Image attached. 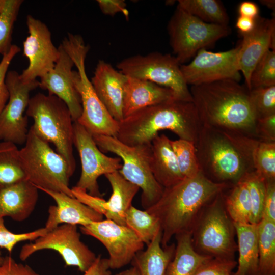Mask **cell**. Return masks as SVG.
<instances>
[{"instance_id":"cell-32","label":"cell","mask_w":275,"mask_h":275,"mask_svg":"<svg viewBox=\"0 0 275 275\" xmlns=\"http://www.w3.org/2000/svg\"><path fill=\"white\" fill-rule=\"evenodd\" d=\"M177 6L205 22L228 25V15L219 1L179 0Z\"/></svg>"},{"instance_id":"cell-44","label":"cell","mask_w":275,"mask_h":275,"mask_svg":"<svg viewBox=\"0 0 275 275\" xmlns=\"http://www.w3.org/2000/svg\"><path fill=\"white\" fill-rule=\"evenodd\" d=\"M0 275H40L30 266L17 262L11 256H6L0 264Z\"/></svg>"},{"instance_id":"cell-43","label":"cell","mask_w":275,"mask_h":275,"mask_svg":"<svg viewBox=\"0 0 275 275\" xmlns=\"http://www.w3.org/2000/svg\"><path fill=\"white\" fill-rule=\"evenodd\" d=\"M255 136L260 141L275 142V115L257 119Z\"/></svg>"},{"instance_id":"cell-13","label":"cell","mask_w":275,"mask_h":275,"mask_svg":"<svg viewBox=\"0 0 275 275\" xmlns=\"http://www.w3.org/2000/svg\"><path fill=\"white\" fill-rule=\"evenodd\" d=\"M5 82L9 99L0 114V140L15 145L24 144L29 130L26 113L31 91L39 87V81L24 82L20 74L14 70L8 71Z\"/></svg>"},{"instance_id":"cell-46","label":"cell","mask_w":275,"mask_h":275,"mask_svg":"<svg viewBox=\"0 0 275 275\" xmlns=\"http://www.w3.org/2000/svg\"><path fill=\"white\" fill-rule=\"evenodd\" d=\"M97 3L104 15L113 16L122 13L127 19L129 17V13L124 0H97Z\"/></svg>"},{"instance_id":"cell-35","label":"cell","mask_w":275,"mask_h":275,"mask_svg":"<svg viewBox=\"0 0 275 275\" xmlns=\"http://www.w3.org/2000/svg\"><path fill=\"white\" fill-rule=\"evenodd\" d=\"M180 172L184 178L196 176L200 171L195 143L184 139L171 140Z\"/></svg>"},{"instance_id":"cell-18","label":"cell","mask_w":275,"mask_h":275,"mask_svg":"<svg viewBox=\"0 0 275 275\" xmlns=\"http://www.w3.org/2000/svg\"><path fill=\"white\" fill-rule=\"evenodd\" d=\"M240 35L242 39L239 43L238 65L246 87L250 90L251 76L256 65L268 50H275V19L259 16L253 29Z\"/></svg>"},{"instance_id":"cell-39","label":"cell","mask_w":275,"mask_h":275,"mask_svg":"<svg viewBox=\"0 0 275 275\" xmlns=\"http://www.w3.org/2000/svg\"><path fill=\"white\" fill-rule=\"evenodd\" d=\"M249 92L257 119L275 115V86L253 88Z\"/></svg>"},{"instance_id":"cell-47","label":"cell","mask_w":275,"mask_h":275,"mask_svg":"<svg viewBox=\"0 0 275 275\" xmlns=\"http://www.w3.org/2000/svg\"><path fill=\"white\" fill-rule=\"evenodd\" d=\"M83 275H112L107 258L97 256L94 263Z\"/></svg>"},{"instance_id":"cell-2","label":"cell","mask_w":275,"mask_h":275,"mask_svg":"<svg viewBox=\"0 0 275 275\" xmlns=\"http://www.w3.org/2000/svg\"><path fill=\"white\" fill-rule=\"evenodd\" d=\"M232 187L212 182L200 172L163 189L159 199L146 210L159 221L161 244L166 247L173 236L190 232L205 206Z\"/></svg>"},{"instance_id":"cell-21","label":"cell","mask_w":275,"mask_h":275,"mask_svg":"<svg viewBox=\"0 0 275 275\" xmlns=\"http://www.w3.org/2000/svg\"><path fill=\"white\" fill-rule=\"evenodd\" d=\"M56 202L48 209V216L45 228L49 231L60 225L68 224L85 226L94 222L103 219V216L75 197L64 193L42 190Z\"/></svg>"},{"instance_id":"cell-37","label":"cell","mask_w":275,"mask_h":275,"mask_svg":"<svg viewBox=\"0 0 275 275\" xmlns=\"http://www.w3.org/2000/svg\"><path fill=\"white\" fill-rule=\"evenodd\" d=\"M245 181L252 205L251 224H258L262 218L266 193L265 181L254 170L242 178Z\"/></svg>"},{"instance_id":"cell-17","label":"cell","mask_w":275,"mask_h":275,"mask_svg":"<svg viewBox=\"0 0 275 275\" xmlns=\"http://www.w3.org/2000/svg\"><path fill=\"white\" fill-rule=\"evenodd\" d=\"M26 24L29 35L23 41V51L29 60V65L20 74V77L24 82H31L53 69L60 51L54 45L51 32L44 22L28 15Z\"/></svg>"},{"instance_id":"cell-14","label":"cell","mask_w":275,"mask_h":275,"mask_svg":"<svg viewBox=\"0 0 275 275\" xmlns=\"http://www.w3.org/2000/svg\"><path fill=\"white\" fill-rule=\"evenodd\" d=\"M74 146L78 152L81 172L75 186L91 195L102 197L98 179L101 175L119 171L122 163L119 157L103 154L96 144L92 134L77 122L73 123Z\"/></svg>"},{"instance_id":"cell-5","label":"cell","mask_w":275,"mask_h":275,"mask_svg":"<svg viewBox=\"0 0 275 275\" xmlns=\"http://www.w3.org/2000/svg\"><path fill=\"white\" fill-rule=\"evenodd\" d=\"M61 44L77 68V71H73L72 77L80 98L82 112L76 122L92 135L116 137L119 122L101 101L87 75L85 60L90 46L80 35L71 33H68Z\"/></svg>"},{"instance_id":"cell-22","label":"cell","mask_w":275,"mask_h":275,"mask_svg":"<svg viewBox=\"0 0 275 275\" xmlns=\"http://www.w3.org/2000/svg\"><path fill=\"white\" fill-rule=\"evenodd\" d=\"M39 189L28 180L0 189V216L22 222L34 211Z\"/></svg>"},{"instance_id":"cell-25","label":"cell","mask_w":275,"mask_h":275,"mask_svg":"<svg viewBox=\"0 0 275 275\" xmlns=\"http://www.w3.org/2000/svg\"><path fill=\"white\" fill-rule=\"evenodd\" d=\"M111 184L112 193L105 205L107 212L106 219L118 224L126 226L125 215L132 206V200L140 190L135 184L126 180L119 172L104 175Z\"/></svg>"},{"instance_id":"cell-45","label":"cell","mask_w":275,"mask_h":275,"mask_svg":"<svg viewBox=\"0 0 275 275\" xmlns=\"http://www.w3.org/2000/svg\"><path fill=\"white\" fill-rule=\"evenodd\" d=\"M265 185L262 218L275 223V180L265 181Z\"/></svg>"},{"instance_id":"cell-24","label":"cell","mask_w":275,"mask_h":275,"mask_svg":"<svg viewBox=\"0 0 275 275\" xmlns=\"http://www.w3.org/2000/svg\"><path fill=\"white\" fill-rule=\"evenodd\" d=\"M171 140L165 134L156 136L151 142V169L158 183L163 188L172 186L184 179L172 149Z\"/></svg>"},{"instance_id":"cell-40","label":"cell","mask_w":275,"mask_h":275,"mask_svg":"<svg viewBox=\"0 0 275 275\" xmlns=\"http://www.w3.org/2000/svg\"><path fill=\"white\" fill-rule=\"evenodd\" d=\"M47 231L45 227H43L31 232L14 233L7 229L4 218L0 216V248L6 249L11 253L18 243L27 240L34 241Z\"/></svg>"},{"instance_id":"cell-12","label":"cell","mask_w":275,"mask_h":275,"mask_svg":"<svg viewBox=\"0 0 275 275\" xmlns=\"http://www.w3.org/2000/svg\"><path fill=\"white\" fill-rule=\"evenodd\" d=\"M43 250L57 252L68 266L77 267L84 273L92 265L97 256L80 239L77 226L63 224L23 245L19 258L24 261L35 253Z\"/></svg>"},{"instance_id":"cell-7","label":"cell","mask_w":275,"mask_h":275,"mask_svg":"<svg viewBox=\"0 0 275 275\" xmlns=\"http://www.w3.org/2000/svg\"><path fill=\"white\" fill-rule=\"evenodd\" d=\"M19 156L27 180L39 190L60 192L74 197L69 187L71 176L65 160L32 126L24 146L19 149Z\"/></svg>"},{"instance_id":"cell-26","label":"cell","mask_w":275,"mask_h":275,"mask_svg":"<svg viewBox=\"0 0 275 275\" xmlns=\"http://www.w3.org/2000/svg\"><path fill=\"white\" fill-rule=\"evenodd\" d=\"M233 223L239 252L237 270L233 275H258V224Z\"/></svg>"},{"instance_id":"cell-42","label":"cell","mask_w":275,"mask_h":275,"mask_svg":"<svg viewBox=\"0 0 275 275\" xmlns=\"http://www.w3.org/2000/svg\"><path fill=\"white\" fill-rule=\"evenodd\" d=\"M20 50L19 46L13 44L9 51L2 57L0 62V114L9 99V92L5 82L8 68L13 59Z\"/></svg>"},{"instance_id":"cell-51","label":"cell","mask_w":275,"mask_h":275,"mask_svg":"<svg viewBox=\"0 0 275 275\" xmlns=\"http://www.w3.org/2000/svg\"><path fill=\"white\" fill-rule=\"evenodd\" d=\"M263 5L267 7L269 9L274 11L275 1L274 0H261L260 1Z\"/></svg>"},{"instance_id":"cell-34","label":"cell","mask_w":275,"mask_h":275,"mask_svg":"<svg viewBox=\"0 0 275 275\" xmlns=\"http://www.w3.org/2000/svg\"><path fill=\"white\" fill-rule=\"evenodd\" d=\"M254 170L265 181L275 180V142L256 140L252 153Z\"/></svg>"},{"instance_id":"cell-48","label":"cell","mask_w":275,"mask_h":275,"mask_svg":"<svg viewBox=\"0 0 275 275\" xmlns=\"http://www.w3.org/2000/svg\"><path fill=\"white\" fill-rule=\"evenodd\" d=\"M239 16L256 19L259 15V9L257 4L251 1H243L238 7Z\"/></svg>"},{"instance_id":"cell-52","label":"cell","mask_w":275,"mask_h":275,"mask_svg":"<svg viewBox=\"0 0 275 275\" xmlns=\"http://www.w3.org/2000/svg\"><path fill=\"white\" fill-rule=\"evenodd\" d=\"M5 0H0V12L2 10L5 4Z\"/></svg>"},{"instance_id":"cell-10","label":"cell","mask_w":275,"mask_h":275,"mask_svg":"<svg viewBox=\"0 0 275 275\" xmlns=\"http://www.w3.org/2000/svg\"><path fill=\"white\" fill-rule=\"evenodd\" d=\"M167 30L174 56L180 65L231 33L228 25L205 22L178 6L168 22Z\"/></svg>"},{"instance_id":"cell-50","label":"cell","mask_w":275,"mask_h":275,"mask_svg":"<svg viewBox=\"0 0 275 275\" xmlns=\"http://www.w3.org/2000/svg\"><path fill=\"white\" fill-rule=\"evenodd\" d=\"M116 275H140V273L135 267L132 266L131 268L123 270Z\"/></svg>"},{"instance_id":"cell-28","label":"cell","mask_w":275,"mask_h":275,"mask_svg":"<svg viewBox=\"0 0 275 275\" xmlns=\"http://www.w3.org/2000/svg\"><path fill=\"white\" fill-rule=\"evenodd\" d=\"M177 244L174 256L169 263L164 275H192L204 262L212 257L196 251L192 242L191 233L175 236Z\"/></svg>"},{"instance_id":"cell-31","label":"cell","mask_w":275,"mask_h":275,"mask_svg":"<svg viewBox=\"0 0 275 275\" xmlns=\"http://www.w3.org/2000/svg\"><path fill=\"white\" fill-rule=\"evenodd\" d=\"M258 275L275 274V223L262 218L258 224Z\"/></svg>"},{"instance_id":"cell-1","label":"cell","mask_w":275,"mask_h":275,"mask_svg":"<svg viewBox=\"0 0 275 275\" xmlns=\"http://www.w3.org/2000/svg\"><path fill=\"white\" fill-rule=\"evenodd\" d=\"M189 90L202 126L256 139L257 118L246 86L224 79Z\"/></svg>"},{"instance_id":"cell-41","label":"cell","mask_w":275,"mask_h":275,"mask_svg":"<svg viewBox=\"0 0 275 275\" xmlns=\"http://www.w3.org/2000/svg\"><path fill=\"white\" fill-rule=\"evenodd\" d=\"M237 262L235 260L212 258L203 263L192 275H233Z\"/></svg>"},{"instance_id":"cell-27","label":"cell","mask_w":275,"mask_h":275,"mask_svg":"<svg viewBox=\"0 0 275 275\" xmlns=\"http://www.w3.org/2000/svg\"><path fill=\"white\" fill-rule=\"evenodd\" d=\"M161 232L147 245L145 250L138 252L131 264L139 272L140 275H164L167 267L172 259L175 250L174 244L162 247Z\"/></svg>"},{"instance_id":"cell-33","label":"cell","mask_w":275,"mask_h":275,"mask_svg":"<svg viewBox=\"0 0 275 275\" xmlns=\"http://www.w3.org/2000/svg\"><path fill=\"white\" fill-rule=\"evenodd\" d=\"M125 223L146 245L161 232L160 223L156 217L146 210H140L132 205L125 213Z\"/></svg>"},{"instance_id":"cell-8","label":"cell","mask_w":275,"mask_h":275,"mask_svg":"<svg viewBox=\"0 0 275 275\" xmlns=\"http://www.w3.org/2000/svg\"><path fill=\"white\" fill-rule=\"evenodd\" d=\"M235 234L234 223L225 207L224 191L205 206L198 217L191 231L193 245L201 255L234 260L237 249Z\"/></svg>"},{"instance_id":"cell-36","label":"cell","mask_w":275,"mask_h":275,"mask_svg":"<svg viewBox=\"0 0 275 275\" xmlns=\"http://www.w3.org/2000/svg\"><path fill=\"white\" fill-rule=\"evenodd\" d=\"M23 1L5 0L0 12V54H7L12 46V35L14 23Z\"/></svg>"},{"instance_id":"cell-16","label":"cell","mask_w":275,"mask_h":275,"mask_svg":"<svg viewBox=\"0 0 275 275\" xmlns=\"http://www.w3.org/2000/svg\"><path fill=\"white\" fill-rule=\"evenodd\" d=\"M239 48L238 44L233 48L222 52L200 49L190 63L180 66L185 82L191 86L224 79L239 82L241 78L238 65Z\"/></svg>"},{"instance_id":"cell-53","label":"cell","mask_w":275,"mask_h":275,"mask_svg":"<svg viewBox=\"0 0 275 275\" xmlns=\"http://www.w3.org/2000/svg\"><path fill=\"white\" fill-rule=\"evenodd\" d=\"M4 257L2 256V254L1 253V251H0V264L3 262Z\"/></svg>"},{"instance_id":"cell-6","label":"cell","mask_w":275,"mask_h":275,"mask_svg":"<svg viewBox=\"0 0 275 275\" xmlns=\"http://www.w3.org/2000/svg\"><path fill=\"white\" fill-rule=\"evenodd\" d=\"M25 113L33 119L32 127L36 133L56 147L72 176L76 166L73 154L74 122L66 103L54 95L38 93L31 97Z\"/></svg>"},{"instance_id":"cell-30","label":"cell","mask_w":275,"mask_h":275,"mask_svg":"<svg viewBox=\"0 0 275 275\" xmlns=\"http://www.w3.org/2000/svg\"><path fill=\"white\" fill-rule=\"evenodd\" d=\"M227 195H224L226 211L234 223L251 224L252 205L249 190L242 178L233 185Z\"/></svg>"},{"instance_id":"cell-19","label":"cell","mask_w":275,"mask_h":275,"mask_svg":"<svg viewBox=\"0 0 275 275\" xmlns=\"http://www.w3.org/2000/svg\"><path fill=\"white\" fill-rule=\"evenodd\" d=\"M58 48V60L53 69L40 78L39 87L47 90L49 95H54L63 100L68 107L74 122L82 112L80 98L72 77L74 64L61 44Z\"/></svg>"},{"instance_id":"cell-9","label":"cell","mask_w":275,"mask_h":275,"mask_svg":"<svg viewBox=\"0 0 275 275\" xmlns=\"http://www.w3.org/2000/svg\"><path fill=\"white\" fill-rule=\"evenodd\" d=\"M101 151L118 155L122 161L119 173L128 181L142 189L141 205L145 210L154 205L161 196L164 188L155 179L151 169V143L129 146L117 138L93 134Z\"/></svg>"},{"instance_id":"cell-38","label":"cell","mask_w":275,"mask_h":275,"mask_svg":"<svg viewBox=\"0 0 275 275\" xmlns=\"http://www.w3.org/2000/svg\"><path fill=\"white\" fill-rule=\"evenodd\" d=\"M251 90L275 86V50H268L256 65L251 74Z\"/></svg>"},{"instance_id":"cell-23","label":"cell","mask_w":275,"mask_h":275,"mask_svg":"<svg viewBox=\"0 0 275 275\" xmlns=\"http://www.w3.org/2000/svg\"><path fill=\"white\" fill-rule=\"evenodd\" d=\"M127 77L123 101L124 118L144 108L176 99L169 88L148 80Z\"/></svg>"},{"instance_id":"cell-11","label":"cell","mask_w":275,"mask_h":275,"mask_svg":"<svg viewBox=\"0 0 275 275\" xmlns=\"http://www.w3.org/2000/svg\"><path fill=\"white\" fill-rule=\"evenodd\" d=\"M176 58L157 51L136 54L118 63L119 70L127 76L148 80L171 90L176 99L193 101Z\"/></svg>"},{"instance_id":"cell-3","label":"cell","mask_w":275,"mask_h":275,"mask_svg":"<svg viewBox=\"0 0 275 275\" xmlns=\"http://www.w3.org/2000/svg\"><path fill=\"white\" fill-rule=\"evenodd\" d=\"M256 140L202 126L195 144L200 172L213 182L232 186L254 170Z\"/></svg>"},{"instance_id":"cell-49","label":"cell","mask_w":275,"mask_h":275,"mask_svg":"<svg viewBox=\"0 0 275 275\" xmlns=\"http://www.w3.org/2000/svg\"><path fill=\"white\" fill-rule=\"evenodd\" d=\"M255 19L239 16L236 21L235 26L240 32L243 34L251 32L254 28Z\"/></svg>"},{"instance_id":"cell-4","label":"cell","mask_w":275,"mask_h":275,"mask_svg":"<svg viewBox=\"0 0 275 275\" xmlns=\"http://www.w3.org/2000/svg\"><path fill=\"white\" fill-rule=\"evenodd\" d=\"M202 126L193 101L173 99L147 107L119 123L117 138L129 146L150 144L161 130L195 144Z\"/></svg>"},{"instance_id":"cell-20","label":"cell","mask_w":275,"mask_h":275,"mask_svg":"<svg viewBox=\"0 0 275 275\" xmlns=\"http://www.w3.org/2000/svg\"><path fill=\"white\" fill-rule=\"evenodd\" d=\"M127 78L109 63L99 60L90 80L97 95L119 123L124 119L123 101Z\"/></svg>"},{"instance_id":"cell-15","label":"cell","mask_w":275,"mask_h":275,"mask_svg":"<svg viewBox=\"0 0 275 275\" xmlns=\"http://www.w3.org/2000/svg\"><path fill=\"white\" fill-rule=\"evenodd\" d=\"M80 229L83 234L96 238L105 247L111 269H118L131 263L144 247L145 244L132 230L110 219L94 222L80 226Z\"/></svg>"},{"instance_id":"cell-29","label":"cell","mask_w":275,"mask_h":275,"mask_svg":"<svg viewBox=\"0 0 275 275\" xmlns=\"http://www.w3.org/2000/svg\"><path fill=\"white\" fill-rule=\"evenodd\" d=\"M27 180L22 167L19 149L15 144L0 142V189Z\"/></svg>"}]
</instances>
